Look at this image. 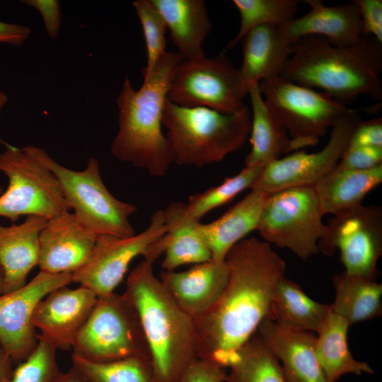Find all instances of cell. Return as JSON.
<instances>
[{"label":"cell","instance_id":"cell-1","mask_svg":"<svg viewBox=\"0 0 382 382\" xmlns=\"http://www.w3.org/2000/svg\"><path fill=\"white\" fill-rule=\"evenodd\" d=\"M226 286L216 303L193 319L197 357L229 368L262 322L270 318L286 264L272 245L245 238L228 253Z\"/></svg>","mask_w":382,"mask_h":382},{"label":"cell","instance_id":"cell-2","mask_svg":"<svg viewBox=\"0 0 382 382\" xmlns=\"http://www.w3.org/2000/svg\"><path fill=\"white\" fill-rule=\"evenodd\" d=\"M181 59L177 52L166 51L138 90L126 77L116 100L119 129L110 153L154 177L164 176L173 163L162 116L172 73Z\"/></svg>","mask_w":382,"mask_h":382},{"label":"cell","instance_id":"cell-3","mask_svg":"<svg viewBox=\"0 0 382 382\" xmlns=\"http://www.w3.org/2000/svg\"><path fill=\"white\" fill-rule=\"evenodd\" d=\"M144 258L129 274L124 295L137 313L158 382H179L197 358L193 318L174 300Z\"/></svg>","mask_w":382,"mask_h":382},{"label":"cell","instance_id":"cell-4","mask_svg":"<svg viewBox=\"0 0 382 382\" xmlns=\"http://www.w3.org/2000/svg\"><path fill=\"white\" fill-rule=\"evenodd\" d=\"M382 47L371 36L337 47L322 37L299 40L281 76L301 86L317 88L346 103L359 96H382Z\"/></svg>","mask_w":382,"mask_h":382},{"label":"cell","instance_id":"cell-5","mask_svg":"<svg viewBox=\"0 0 382 382\" xmlns=\"http://www.w3.org/2000/svg\"><path fill=\"white\" fill-rule=\"evenodd\" d=\"M251 113L247 106L235 113L205 107L165 103L162 125L173 163L198 168L222 161L243 146L249 137Z\"/></svg>","mask_w":382,"mask_h":382},{"label":"cell","instance_id":"cell-6","mask_svg":"<svg viewBox=\"0 0 382 382\" xmlns=\"http://www.w3.org/2000/svg\"><path fill=\"white\" fill-rule=\"evenodd\" d=\"M55 175L69 207L96 235L128 237L136 234L129 218L137 208L116 198L102 179L98 161L91 157L82 170L69 169L35 146L23 148Z\"/></svg>","mask_w":382,"mask_h":382},{"label":"cell","instance_id":"cell-7","mask_svg":"<svg viewBox=\"0 0 382 382\" xmlns=\"http://www.w3.org/2000/svg\"><path fill=\"white\" fill-rule=\"evenodd\" d=\"M259 88L270 111L286 129L296 151L316 145L349 109L324 92L282 76L262 80Z\"/></svg>","mask_w":382,"mask_h":382},{"label":"cell","instance_id":"cell-8","mask_svg":"<svg viewBox=\"0 0 382 382\" xmlns=\"http://www.w3.org/2000/svg\"><path fill=\"white\" fill-rule=\"evenodd\" d=\"M323 216L313 185L291 187L267 196L257 231L271 245L306 260L319 252Z\"/></svg>","mask_w":382,"mask_h":382},{"label":"cell","instance_id":"cell-9","mask_svg":"<svg viewBox=\"0 0 382 382\" xmlns=\"http://www.w3.org/2000/svg\"><path fill=\"white\" fill-rule=\"evenodd\" d=\"M72 350V353L100 362L149 357L136 311L124 294L115 292L98 297Z\"/></svg>","mask_w":382,"mask_h":382},{"label":"cell","instance_id":"cell-10","mask_svg":"<svg viewBox=\"0 0 382 382\" xmlns=\"http://www.w3.org/2000/svg\"><path fill=\"white\" fill-rule=\"evenodd\" d=\"M0 172L8 186L0 195V216L15 222L37 215L50 219L70 209L52 172L23 148L0 153Z\"/></svg>","mask_w":382,"mask_h":382},{"label":"cell","instance_id":"cell-11","mask_svg":"<svg viewBox=\"0 0 382 382\" xmlns=\"http://www.w3.org/2000/svg\"><path fill=\"white\" fill-rule=\"evenodd\" d=\"M238 69L221 54L216 57L181 59L171 75L167 99L188 107L235 113L245 107Z\"/></svg>","mask_w":382,"mask_h":382},{"label":"cell","instance_id":"cell-12","mask_svg":"<svg viewBox=\"0 0 382 382\" xmlns=\"http://www.w3.org/2000/svg\"><path fill=\"white\" fill-rule=\"evenodd\" d=\"M319 251L331 256L336 249L347 274L374 279L382 255V208L361 204L333 216L318 243Z\"/></svg>","mask_w":382,"mask_h":382},{"label":"cell","instance_id":"cell-13","mask_svg":"<svg viewBox=\"0 0 382 382\" xmlns=\"http://www.w3.org/2000/svg\"><path fill=\"white\" fill-rule=\"evenodd\" d=\"M165 233L163 215L159 209L139 234L128 237L98 236L86 262L72 273V282L90 289L98 297L113 294L132 260L153 253Z\"/></svg>","mask_w":382,"mask_h":382},{"label":"cell","instance_id":"cell-14","mask_svg":"<svg viewBox=\"0 0 382 382\" xmlns=\"http://www.w3.org/2000/svg\"><path fill=\"white\" fill-rule=\"evenodd\" d=\"M355 111L348 109L330 128L329 140L320 151H297L265 166L250 190L267 195L300 186L314 185L340 161L359 122Z\"/></svg>","mask_w":382,"mask_h":382},{"label":"cell","instance_id":"cell-15","mask_svg":"<svg viewBox=\"0 0 382 382\" xmlns=\"http://www.w3.org/2000/svg\"><path fill=\"white\" fill-rule=\"evenodd\" d=\"M71 276L40 271L21 287L0 294V344L13 361L24 360L37 343L33 318L40 301L51 291L68 286Z\"/></svg>","mask_w":382,"mask_h":382},{"label":"cell","instance_id":"cell-16","mask_svg":"<svg viewBox=\"0 0 382 382\" xmlns=\"http://www.w3.org/2000/svg\"><path fill=\"white\" fill-rule=\"evenodd\" d=\"M97 300L98 296L83 286L57 289L37 306L33 325L38 334L57 349H72L76 337Z\"/></svg>","mask_w":382,"mask_h":382},{"label":"cell","instance_id":"cell-17","mask_svg":"<svg viewBox=\"0 0 382 382\" xmlns=\"http://www.w3.org/2000/svg\"><path fill=\"white\" fill-rule=\"evenodd\" d=\"M97 237L74 213L66 212L49 219L40 233V271L72 274L86 262Z\"/></svg>","mask_w":382,"mask_h":382},{"label":"cell","instance_id":"cell-18","mask_svg":"<svg viewBox=\"0 0 382 382\" xmlns=\"http://www.w3.org/2000/svg\"><path fill=\"white\" fill-rule=\"evenodd\" d=\"M279 361L285 382H328L317 357L316 335L264 320L257 332Z\"/></svg>","mask_w":382,"mask_h":382},{"label":"cell","instance_id":"cell-19","mask_svg":"<svg viewBox=\"0 0 382 382\" xmlns=\"http://www.w3.org/2000/svg\"><path fill=\"white\" fill-rule=\"evenodd\" d=\"M303 1L310 10L278 27L291 42L317 36L335 46L345 47L356 43L364 36L359 8L354 1L336 6H325L320 0Z\"/></svg>","mask_w":382,"mask_h":382},{"label":"cell","instance_id":"cell-20","mask_svg":"<svg viewBox=\"0 0 382 382\" xmlns=\"http://www.w3.org/2000/svg\"><path fill=\"white\" fill-rule=\"evenodd\" d=\"M225 262L210 260L182 272L164 271L160 279L179 306L193 319L209 311L227 282Z\"/></svg>","mask_w":382,"mask_h":382},{"label":"cell","instance_id":"cell-21","mask_svg":"<svg viewBox=\"0 0 382 382\" xmlns=\"http://www.w3.org/2000/svg\"><path fill=\"white\" fill-rule=\"evenodd\" d=\"M241 41L243 59L238 71L247 94L251 85L281 76L296 44L271 25L254 28Z\"/></svg>","mask_w":382,"mask_h":382},{"label":"cell","instance_id":"cell-22","mask_svg":"<svg viewBox=\"0 0 382 382\" xmlns=\"http://www.w3.org/2000/svg\"><path fill=\"white\" fill-rule=\"evenodd\" d=\"M48 219L30 215L19 224H0V265L4 277V293L21 287L37 265L40 233Z\"/></svg>","mask_w":382,"mask_h":382},{"label":"cell","instance_id":"cell-23","mask_svg":"<svg viewBox=\"0 0 382 382\" xmlns=\"http://www.w3.org/2000/svg\"><path fill=\"white\" fill-rule=\"evenodd\" d=\"M268 195L257 190H250L217 219L207 224L200 222L199 231L211 253L212 260H224L234 245L257 230Z\"/></svg>","mask_w":382,"mask_h":382},{"label":"cell","instance_id":"cell-24","mask_svg":"<svg viewBox=\"0 0 382 382\" xmlns=\"http://www.w3.org/2000/svg\"><path fill=\"white\" fill-rule=\"evenodd\" d=\"M163 16L183 59L205 56L203 44L212 23L203 0H151Z\"/></svg>","mask_w":382,"mask_h":382},{"label":"cell","instance_id":"cell-25","mask_svg":"<svg viewBox=\"0 0 382 382\" xmlns=\"http://www.w3.org/2000/svg\"><path fill=\"white\" fill-rule=\"evenodd\" d=\"M162 212L166 233L163 236L165 250L161 266L165 271L212 259L211 253L199 231L200 221L187 215L186 203L172 202L162 209Z\"/></svg>","mask_w":382,"mask_h":382},{"label":"cell","instance_id":"cell-26","mask_svg":"<svg viewBox=\"0 0 382 382\" xmlns=\"http://www.w3.org/2000/svg\"><path fill=\"white\" fill-rule=\"evenodd\" d=\"M382 182V165L367 170L345 168L338 163L314 185L323 215L333 216L362 204L366 195Z\"/></svg>","mask_w":382,"mask_h":382},{"label":"cell","instance_id":"cell-27","mask_svg":"<svg viewBox=\"0 0 382 382\" xmlns=\"http://www.w3.org/2000/svg\"><path fill=\"white\" fill-rule=\"evenodd\" d=\"M248 94L251 103V149L245 159V166L264 168L294 149L286 129L267 108L259 84L251 85Z\"/></svg>","mask_w":382,"mask_h":382},{"label":"cell","instance_id":"cell-28","mask_svg":"<svg viewBox=\"0 0 382 382\" xmlns=\"http://www.w3.org/2000/svg\"><path fill=\"white\" fill-rule=\"evenodd\" d=\"M350 324L330 311L316 332L315 347L319 363L328 381L336 382L342 376L374 374L364 361L356 360L349 351L347 333Z\"/></svg>","mask_w":382,"mask_h":382},{"label":"cell","instance_id":"cell-29","mask_svg":"<svg viewBox=\"0 0 382 382\" xmlns=\"http://www.w3.org/2000/svg\"><path fill=\"white\" fill-rule=\"evenodd\" d=\"M332 284L335 296L331 311L350 325L381 316V284L345 271L333 276Z\"/></svg>","mask_w":382,"mask_h":382},{"label":"cell","instance_id":"cell-30","mask_svg":"<svg viewBox=\"0 0 382 382\" xmlns=\"http://www.w3.org/2000/svg\"><path fill=\"white\" fill-rule=\"evenodd\" d=\"M330 308V304L311 299L300 285L284 277L277 286L270 319L291 328L317 332Z\"/></svg>","mask_w":382,"mask_h":382},{"label":"cell","instance_id":"cell-31","mask_svg":"<svg viewBox=\"0 0 382 382\" xmlns=\"http://www.w3.org/2000/svg\"><path fill=\"white\" fill-rule=\"evenodd\" d=\"M71 361L86 382H158L146 356L100 362L72 353Z\"/></svg>","mask_w":382,"mask_h":382},{"label":"cell","instance_id":"cell-32","mask_svg":"<svg viewBox=\"0 0 382 382\" xmlns=\"http://www.w3.org/2000/svg\"><path fill=\"white\" fill-rule=\"evenodd\" d=\"M229 369L227 382H285L279 361L257 332Z\"/></svg>","mask_w":382,"mask_h":382},{"label":"cell","instance_id":"cell-33","mask_svg":"<svg viewBox=\"0 0 382 382\" xmlns=\"http://www.w3.org/2000/svg\"><path fill=\"white\" fill-rule=\"evenodd\" d=\"M298 3L296 0H233L241 17L240 28L226 49L234 47L254 28L265 25L281 27L288 23L295 18Z\"/></svg>","mask_w":382,"mask_h":382},{"label":"cell","instance_id":"cell-34","mask_svg":"<svg viewBox=\"0 0 382 382\" xmlns=\"http://www.w3.org/2000/svg\"><path fill=\"white\" fill-rule=\"evenodd\" d=\"M262 169L261 166H245L236 175L225 178L220 185L190 196L186 203L187 215L200 221L210 211L226 204L244 190H250Z\"/></svg>","mask_w":382,"mask_h":382},{"label":"cell","instance_id":"cell-35","mask_svg":"<svg viewBox=\"0 0 382 382\" xmlns=\"http://www.w3.org/2000/svg\"><path fill=\"white\" fill-rule=\"evenodd\" d=\"M132 6L141 23L146 42L147 61L144 78L151 74L159 59L166 52V25L151 0H135Z\"/></svg>","mask_w":382,"mask_h":382},{"label":"cell","instance_id":"cell-36","mask_svg":"<svg viewBox=\"0 0 382 382\" xmlns=\"http://www.w3.org/2000/svg\"><path fill=\"white\" fill-rule=\"evenodd\" d=\"M57 350L38 334L35 349L13 369L9 382H54L60 374Z\"/></svg>","mask_w":382,"mask_h":382},{"label":"cell","instance_id":"cell-37","mask_svg":"<svg viewBox=\"0 0 382 382\" xmlns=\"http://www.w3.org/2000/svg\"><path fill=\"white\" fill-rule=\"evenodd\" d=\"M338 165L355 170H367L382 165V148L347 146Z\"/></svg>","mask_w":382,"mask_h":382},{"label":"cell","instance_id":"cell-38","mask_svg":"<svg viewBox=\"0 0 382 382\" xmlns=\"http://www.w3.org/2000/svg\"><path fill=\"white\" fill-rule=\"evenodd\" d=\"M226 369L212 361L197 357L184 370L179 382H227Z\"/></svg>","mask_w":382,"mask_h":382},{"label":"cell","instance_id":"cell-39","mask_svg":"<svg viewBox=\"0 0 382 382\" xmlns=\"http://www.w3.org/2000/svg\"><path fill=\"white\" fill-rule=\"evenodd\" d=\"M361 16L364 35L382 44V1L354 0Z\"/></svg>","mask_w":382,"mask_h":382},{"label":"cell","instance_id":"cell-40","mask_svg":"<svg viewBox=\"0 0 382 382\" xmlns=\"http://www.w3.org/2000/svg\"><path fill=\"white\" fill-rule=\"evenodd\" d=\"M348 146L382 148L381 117L366 121L359 120Z\"/></svg>","mask_w":382,"mask_h":382},{"label":"cell","instance_id":"cell-41","mask_svg":"<svg viewBox=\"0 0 382 382\" xmlns=\"http://www.w3.org/2000/svg\"><path fill=\"white\" fill-rule=\"evenodd\" d=\"M23 4L35 8L40 13L49 37L54 39L60 30L61 8L57 0H24Z\"/></svg>","mask_w":382,"mask_h":382},{"label":"cell","instance_id":"cell-42","mask_svg":"<svg viewBox=\"0 0 382 382\" xmlns=\"http://www.w3.org/2000/svg\"><path fill=\"white\" fill-rule=\"evenodd\" d=\"M30 34L31 30L25 25L0 21V44L21 46Z\"/></svg>","mask_w":382,"mask_h":382},{"label":"cell","instance_id":"cell-43","mask_svg":"<svg viewBox=\"0 0 382 382\" xmlns=\"http://www.w3.org/2000/svg\"><path fill=\"white\" fill-rule=\"evenodd\" d=\"M13 360L0 344V382H9L13 371Z\"/></svg>","mask_w":382,"mask_h":382},{"label":"cell","instance_id":"cell-44","mask_svg":"<svg viewBox=\"0 0 382 382\" xmlns=\"http://www.w3.org/2000/svg\"><path fill=\"white\" fill-rule=\"evenodd\" d=\"M54 382H86L83 377L73 368L58 375Z\"/></svg>","mask_w":382,"mask_h":382},{"label":"cell","instance_id":"cell-45","mask_svg":"<svg viewBox=\"0 0 382 382\" xmlns=\"http://www.w3.org/2000/svg\"><path fill=\"white\" fill-rule=\"evenodd\" d=\"M8 100V96L4 92L0 91V115H1V110L6 105Z\"/></svg>","mask_w":382,"mask_h":382},{"label":"cell","instance_id":"cell-46","mask_svg":"<svg viewBox=\"0 0 382 382\" xmlns=\"http://www.w3.org/2000/svg\"><path fill=\"white\" fill-rule=\"evenodd\" d=\"M4 291V277L2 268L0 265V294H3Z\"/></svg>","mask_w":382,"mask_h":382},{"label":"cell","instance_id":"cell-47","mask_svg":"<svg viewBox=\"0 0 382 382\" xmlns=\"http://www.w3.org/2000/svg\"><path fill=\"white\" fill-rule=\"evenodd\" d=\"M2 192H3V190H2L1 186L0 185V193H1Z\"/></svg>","mask_w":382,"mask_h":382}]
</instances>
